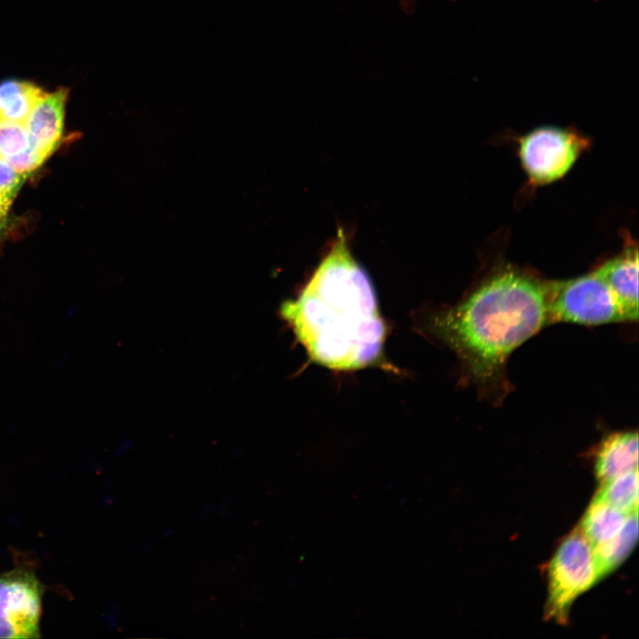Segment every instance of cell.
<instances>
[{"instance_id":"7402d4cb","label":"cell","mask_w":639,"mask_h":639,"mask_svg":"<svg viewBox=\"0 0 639 639\" xmlns=\"http://www.w3.org/2000/svg\"><path fill=\"white\" fill-rule=\"evenodd\" d=\"M2 227H3V224L0 223V233H1V229H2Z\"/></svg>"},{"instance_id":"d6986e66","label":"cell","mask_w":639,"mask_h":639,"mask_svg":"<svg viewBox=\"0 0 639 639\" xmlns=\"http://www.w3.org/2000/svg\"><path fill=\"white\" fill-rule=\"evenodd\" d=\"M235 499H236V498H234V497H232V498H229V497L225 498V499L221 501V503H220V505H219V508H217V509H218V511H219L223 516H227L228 513H229V511H230V510H229V503H230L231 501H233Z\"/></svg>"},{"instance_id":"ac0fdd59","label":"cell","mask_w":639,"mask_h":639,"mask_svg":"<svg viewBox=\"0 0 639 639\" xmlns=\"http://www.w3.org/2000/svg\"><path fill=\"white\" fill-rule=\"evenodd\" d=\"M217 511H218V509L217 506L205 505L199 510L197 517L199 518H201L205 516L214 514Z\"/></svg>"},{"instance_id":"277c9868","label":"cell","mask_w":639,"mask_h":639,"mask_svg":"<svg viewBox=\"0 0 639 639\" xmlns=\"http://www.w3.org/2000/svg\"><path fill=\"white\" fill-rule=\"evenodd\" d=\"M548 314L550 325L630 322L610 288L593 272L570 280L549 281Z\"/></svg>"},{"instance_id":"6da1fadb","label":"cell","mask_w":639,"mask_h":639,"mask_svg":"<svg viewBox=\"0 0 639 639\" xmlns=\"http://www.w3.org/2000/svg\"><path fill=\"white\" fill-rule=\"evenodd\" d=\"M548 284L522 270L498 269L435 318L438 335L457 354L465 379L484 400L502 403L511 390L509 357L550 325Z\"/></svg>"},{"instance_id":"e0dca14e","label":"cell","mask_w":639,"mask_h":639,"mask_svg":"<svg viewBox=\"0 0 639 639\" xmlns=\"http://www.w3.org/2000/svg\"><path fill=\"white\" fill-rule=\"evenodd\" d=\"M12 201V198L0 193V223L4 220Z\"/></svg>"},{"instance_id":"9c48e42d","label":"cell","mask_w":639,"mask_h":639,"mask_svg":"<svg viewBox=\"0 0 639 639\" xmlns=\"http://www.w3.org/2000/svg\"><path fill=\"white\" fill-rule=\"evenodd\" d=\"M637 469L636 430L612 432L601 440L595 454V473L600 483Z\"/></svg>"},{"instance_id":"3957f363","label":"cell","mask_w":639,"mask_h":639,"mask_svg":"<svg viewBox=\"0 0 639 639\" xmlns=\"http://www.w3.org/2000/svg\"><path fill=\"white\" fill-rule=\"evenodd\" d=\"M597 581L592 546L577 526L563 540L548 564L545 618L565 625L575 599Z\"/></svg>"},{"instance_id":"44dd1931","label":"cell","mask_w":639,"mask_h":639,"mask_svg":"<svg viewBox=\"0 0 639 639\" xmlns=\"http://www.w3.org/2000/svg\"><path fill=\"white\" fill-rule=\"evenodd\" d=\"M173 532H174V528L169 527L162 532L160 538L166 539V538L170 537Z\"/></svg>"},{"instance_id":"8fae6325","label":"cell","mask_w":639,"mask_h":639,"mask_svg":"<svg viewBox=\"0 0 639 639\" xmlns=\"http://www.w3.org/2000/svg\"><path fill=\"white\" fill-rule=\"evenodd\" d=\"M44 93L40 87L27 81L9 79L0 83V120L25 124Z\"/></svg>"},{"instance_id":"5bb4252c","label":"cell","mask_w":639,"mask_h":639,"mask_svg":"<svg viewBox=\"0 0 639 639\" xmlns=\"http://www.w3.org/2000/svg\"><path fill=\"white\" fill-rule=\"evenodd\" d=\"M28 146L29 137L25 124L0 120V158L16 156Z\"/></svg>"},{"instance_id":"7c38bea8","label":"cell","mask_w":639,"mask_h":639,"mask_svg":"<svg viewBox=\"0 0 639 639\" xmlns=\"http://www.w3.org/2000/svg\"><path fill=\"white\" fill-rule=\"evenodd\" d=\"M627 516L606 503L592 501L579 526L594 548L616 535Z\"/></svg>"},{"instance_id":"2e32d148","label":"cell","mask_w":639,"mask_h":639,"mask_svg":"<svg viewBox=\"0 0 639 639\" xmlns=\"http://www.w3.org/2000/svg\"><path fill=\"white\" fill-rule=\"evenodd\" d=\"M19 172L28 175L29 172L38 168L45 160L37 151L28 147L21 154L5 159Z\"/></svg>"},{"instance_id":"ba28073f","label":"cell","mask_w":639,"mask_h":639,"mask_svg":"<svg viewBox=\"0 0 639 639\" xmlns=\"http://www.w3.org/2000/svg\"><path fill=\"white\" fill-rule=\"evenodd\" d=\"M593 272L604 280L626 312L630 322L638 320V252L628 246Z\"/></svg>"},{"instance_id":"8992f818","label":"cell","mask_w":639,"mask_h":639,"mask_svg":"<svg viewBox=\"0 0 639 639\" xmlns=\"http://www.w3.org/2000/svg\"><path fill=\"white\" fill-rule=\"evenodd\" d=\"M43 588L30 567L0 573V638L39 637Z\"/></svg>"},{"instance_id":"9a60e30c","label":"cell","mask_w":639,"mask_h":639,"mask_svg":"<svg viewBox=\"0 0 639 639\" xmlns=\"http://www.w3.org/2000/svg\"><path fill=\"white\" fill-rule=\"evenodd\" d=\"M27 176L16 170L5 159L0 158V193L13 199Z\"/></svg>"},{"instance_id":"5b68a950","label":"cell","mask_w":639,"mask_h":639,"mask_svg":"<svg viewBox=\"0 0 639 639\" xmlns=\"http://www.w3.org/2000/svg\"><path fill=\"white\" fill-rule=\"evenodd\" d=\"M588 141L570 130L541 127L519 141L521 163L532 184L551 183L564 176Z\"/></svg>"},{"instance_id":"ffe728a7","label":"cell","mask_w":639,"mask_h":639,"mask_svg":"<svg viewBox=\"0 0 639 639\" xmlns=\"http://www.w3.org/2000/svg\"><path fill=\"white\" fill-rule=\"evenodd\" d=\"M152 546H153L152 541H146L140 547L135 548L133 553L135 555H138V554H140L141 552H146V551L150 550Z\"/></svg>"},{"instance_id":"4fadbf2b","label":"cell","mask_w":639,"mask_h":639,"mask_svg":"<svg viewBox=\"0 0 639 639\" xmlns=\"http://www.w3.org/2000/svg\"><path fill=\"white\" fill-rule=\"evenodd\" d=\"M592 501L606 503L627 515L638 512V469L601 483Z\"/></svg>"},{"instance_id":"30bf717a","label":"cell","mask_w":639,"mask_h":639,"mask_svg":"<svg viewBox=\"0 0 639 639\" xmlns=\"http://www.w3.org/2000/svg\"><path fill=\"white\" fill-rule=\"evenodd\" d=\"M638 538V512L629 514L622 527L609 540L593 548L598 580L610 574L629 556Z\"/></svg>"},{"instance_id":"603a6c76","label":"cell","mask_w":639,"mask_h":639,"mask_svg":"<svg viewBox=\"0 0 639 639\" xmlns=\"http://www.w3.org/2000/svg\"><path fill=\"white\" fill-rule=\"evenodd\" d=\"M405 1H406V0H405Z\"/></svg>"},{"instance_id":"52a82bcc","label":"cell","mask_w":639,"mask_h":639,"mask_svg":"<svg viewBox=\"0 0 639 639\" xmlns=\"http://www.w3.org/2000/svg\"><path fill=\"white\" fill-rule=\"evenodd\" d=\"M67 96L68 90L65 87L44 93L26 120L29 146L45 159L55 150L61 138Z\"/></svg>"},{"instance_id":"7a4b0ae2","label":"cell","mask_w":639,"mask_h":639,"mask_svg":"<svg viewBox=\"0 0 639 639\" xmlns=\"http://www.w3.org/2000/svg\"><path fill=\"white\" fill-rule=\"evenodd\" d=\"M280 314L307 354L334 370H355L382 354L386 328L373 284L339 229L336 241L296 300Z\"/></svg>"}]
</instances>
